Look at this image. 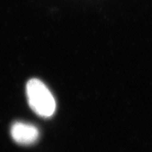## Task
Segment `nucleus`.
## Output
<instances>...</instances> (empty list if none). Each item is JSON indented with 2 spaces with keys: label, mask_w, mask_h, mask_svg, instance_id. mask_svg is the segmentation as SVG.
Instances as JSON below:
<instances>
[{
  "label": "nucleus",
  "mask_w": 152,
  "mask_h": 152,
  "mask_svg": "<svg viewBox=\"0 0 152 152\" xmlns=\"http://www.w3.org/2000/svg\"><path fill=\"white\" fill-rule=\"evenodd\" d=\"M28 104L36 114L42 118L52 116L56 111V101L45 83L39 80H30L26 85Z\"/></svg>",
  "instance_id": "nucleus-1"
},
{
  "label": "nucleus",
  "mask_w": 152,
  "mask_h": 152,
  "mask_svg": "<svg viewBox=\"0 0 152 152\" xmlns=\"http://www.w3.org/2000/svg\"><path fill=\"white\" fill-rule=\"evenodd\" d=\"M11 134L15 142L23 145L35 143L39 136L37 127L24 122L15 123L11 127Z\"/></svg>",
  "instance_id": "nucleus-2"
}]
</instances>
